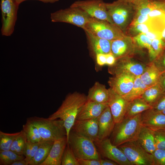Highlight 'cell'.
Returning <instances> with one entry per match:
<instances>
[{
    "label": "cell",
    "mask_w": 165,
    "mask_h": 165,
    "mask_svg": "<svg viewBox=\"0 0 165 165\" xmlns=\"http://www.w3.org/2000/svg\"><path fill=\"white\" fill-rule=\"evenodd\" d=\"M87 101V96L84 94L78 92L70 94L66 97L57 111L48 117L51 120L60 119L63 121L67 140L78 112Z\"/></svg>",
    "instance_id": "obj_1"
},
{
    "label": "cell",
    "mask_w": 165,
    "mask_h": 165,
    "mask_svg": "<svg viewBox=\"0 0 165 165\" xmlns=\"http://www.w3.org/2000/svg\"><path fill=\"white\" fill-rule=\"evenodd\" d=\"M141 114L130 118H124L115 124L110 138L113 145L118 147L126 142L137 140L143 126Z\"/></svg>",
    "instance_id": "obj_2"
},
{
    "label": "cell",
    "mask_w": 165,
    "mask_h": 165,
    "mask_svg": "<svg viewBox=\"0 0 165 165\" xmlns=\"http://www.w3.org/2000/svg\"><path fill=\"white\" fill-rule=\"evenodd\" d=\"M27 119L37 127L43 140L54 141L67 136L66 131L62 120H51L37 116Z\"/></svg>",
    "instance_id": "obj_3"
},
{
    "label": "cell",
    "mask_w": 165,
    "mask_h": 165,
    "mask_svg": "<svg viewBox=\"0 0 165 165\" xmlns=\"http://www.w3.org/2000/svg\"><path fill=\"white\" fill-rule=\"evenodd\" d=\"M67 141L77 159H101L94 142L89 138L71 130Z\"/></svg>",
    "instance_id": "obj_4"
},
{
    "label": "cell",
    "mask_w": 165,
    "mask_h": 165,
    "mask_svg": "<svg viewBox=\"0 0 165 165\" xmlns=\"http://www.w3.org/2000/svg\"><path fill=\"white\" fill-rule=\"evenodd\" d=\"M83 29L95 36L110 41L126 37L123 31L115 25L107 21L92 17Z\"/></svg>",
    "instance_id": "obj_5"
},
{
    "label": "cell",
    "mask_w": 165,
    "mask_h": 165,
    "mask_svg": "<svg viewBox=\"0 0 165 165\" xmlns=\"http://www.w3.org/2000/svg\"><path fill=\"white\" fill-rule=\"evenodd\" d=\"M91 18L81 9L71 6L52 13L50 15L52 22L68 23L83 29Z\"/></svg>",
    "instance_id": "obj_6"
},
{
    "label": "cell",
    "mask_w": 165,
    "mask_h": 165,
    "mask_svg": "<svg viewBox=\"0 0 165 165\" xmlns=\"http://www.w3.org/2000/svg\"><path fill=\"white\" fill-rule=\"evenodd\" d=\"M108 12L114 24L123 31L128 24L134 7L131 3L118 0L106 3Z\"/></svg>",
    "instance_id": "obj_7"
},
{
    "label": "cell",
    "mask_w": 165,
    "mask_h": 165,
    "mask_svg": "<svg viewBox=\"0 0 165 165\" xmlns=\"http://www.w3.org/2000/svg\"><path fill=\"white\" fill-rule=\"evenodd\" d=\"M118 147L132 165H155L152 154L147 152L137 141L126 142Z\"/></svg>",
    "instance_id": "obj_8"
},
{
    "label": "cell",
    "mask_w": 165,
    "mask_h": 165,
    "mask_svg": "<svg viewBox=\"0 0 165 165\" xmlns=\"http://www.w3.org/2000/svg\"><path fill=\"white\" fill-rule=\"evenodd\" d=\"M0 5L1 34L4 36H9L14 31L19 5L14 0H1Z\"/></svg>",
    "instance_id": "obj_9"
},
{
    "label": "cell",
    "mask_w": 165,
    "mask_h": 165,
    "mask_svg": "<svg viewBox=\"0 0 165 165\" xmlns=\"http://www.w3.org/2000/svg\"><path fill=\"white\" fill-rule=\"evenodd\" d=\"M79 8L91 17L105 20L114 25L103 0H78L70 6Z\"/></svg>",
    "instance_id": "obj_10"
},
{
    "label": "cell",
    "mask_w": 165,
    "mask_h": 165,
    "mask_svg": "<svg viewBox=\"0 0 165 165\" xmlns=\"http://www.w3.org/2000/svg\"><path fill=\"white\" fill-rule=\"evenodd\" d=\"M98 150L103 156L120 165H132L117 146L113 145L110 138H106L95 142Z\"/></svg>",
    "instance_id": "obj_11"
},
{
    "label": "cell",
    "mask_w": 165,
    "mask_h": 165,
    "mask_svg": "<svg viewBox=\"0 0 165 165\" xmlns=\"http://www.w3.org/2000/svg\"><path fill=\"white\" fill-rule=\"evenodd\" d=\"M147 65L126 57L116 60L115 64L109 66V73L113 75L122 72L128 73L135 76H140L145 71Z\"/></svg>",
    "instance_id": "obj_12"
},
{
    "label": "cell",
    "mask_w": 165,
    "mask_h": 165,
    "mask_svg": "<svg viewBox=\"0 0 165 165\" xmlns=\"http://www.w3.org/2000/svg\"><path fill=\"white\" fill-rule=\"evenodd\" d=\"M108 104L115 123L124 118L129 102L110 88Z\"/></svg>",
    "instance_id": "obj_13"
},
{
    "label": "cell",
    "mask_w": 165,
    "mask_h": 165,
    "mask_svg": "<svg viewBox=\"0 0 165 165\" xmlns=\"http://www.w3.org/2000/svg\"><path fill=\"white\" fill-rule=\"evenodd\" d=\"M135 76L131 74L122 72L110 78L108 83L110 88L119 94L123 96L128 94L132 88Z\"/></svg>",
    "instance_id": "obj_14"
},
{
    "label": "cell",
    "mask_w": 165,
    "mask_h": 165,
    "mask_svg": "<svg viewBox=\"0 0 165 165\" xmlns=\"http://www.w3.org/2000/svg\"><path fill=\"white\" fill-rule=\"evenodd\" d=\"M71 130L79 135L89 138L94 142L98 141L97 118L85 120H75Z\"/></svg>",
    "instance_id": "obj_15"
},
{
    "label": "cell",
    "mask_w": 165,
    "mask_h": 165,
    "mask_svg": "<svg viewBox=\"0 0 165 165\" xmlns=\"http://www.w3.org/2000/svg\"><path fill=\"white\" fill-rule=\"evenodd\" d=\"M143 126L153 131L165 130V114L152 108L141 114Z\"/></svg>",
    "instance_id": "obj_16"
},
{
    "label": "cell",
    "mask_w": 165,
    "mask_h": 165,
    "mask_svg": "<svg viewBox=\"0 0 165 165\" xmlns=\"http://www.w3.org/2000/svg\"><path fill=\"white\" fill-rule=\"evenodd\" d=\"M108 106V103H101L87 100L79 109L76 120L97 118Z\"/></svg>",
    "instance_id": "obj_17"
},
{
    "label": "cell",
    "mask_w": 165,
    "mask_h": 165,
    "mask_svg": "<svg viewBox=\"0 0 165 165\" xmlns=\"http://www.w3.org/2000/svg\"><path fill=\"white\" fill-rule=\"evenodd\" d=\"M97 120L98 141L108 138L112 134L116 124L108 105L97 118Z\"/></svg>",
    "instance_id": "obj_18"
},
{
    "label": "cell",
    "mask_w": 165,
    "mask_h": 165,
    "mask_svg": "<svg viewBox=\"0 0 165 165\" xmlns=\"http://www.w3.org/2000/svg\"><path fill=\"white\" fill-rule=\"evenodd\" d=\"M67 143L66 136L54 141L47 157L40 165H61L62 157Z\"/></svg>",
    "instance_id": "obj_19"
},
{
    "label": "cell",
    "mask_w": 165,
    "mask_h": 165,
    "mask_svg": "<svg viewBox=\"0 0 165 165\" xmlns=\"http://www.w3.org/2000/svg\"><path fill=\"white\" fill-rule=\"evenodd\" d=\"M86 32L90 48L95 55L111 53L112 41L95 36L86 31Z\"/></svg>",
    "instance_id": "obj_20"
},
{
    "label": "cell",
    "mask_w": 165,
    "mask_h": 165,
    "mask_svg": "<svg viewBox=\"0 0 165 165\" xmlns=\"http://www.w3.org/2000/svg\"><path fill=\"white\" fill-rule=\"evenodd\" d=\"M132 42L127 39L126 37L112 41L111 53L116 60L126 57L132 50Z\"/></svg>",
    "instance_id": "obj_21"
},
{
    "label": "cell",
    "mask_w": 165,
    "mask_h": 165,
    "mask_svg": "<svg viewBox=\"0 0 165 165\" xmlns=\"http://www.w3.org/2000/svg\"><path fill=\"white\" fill-rule=\"evenodd\" d=\"M162 72L153 62L147 65L145 69L140 78L143 82L149 87L160 82Z\"/></svg>",
    "instance_id": "obj_22"
},
{
    "label": "cell",
    "mask_w": 165,
    "mask_h": 165,
    "mask_svg": "<svg viewBox=\"0 0 165 165\" xmlns=\"http://www.w3.org/2000/svg\"><path fill=\"white\" fill-rule=\"evenodd\" d=\"M137 141L144 149L150 154H152L156 149L153 131L143 126Z\"/></svg>",
    "instance_id": "obj_23"
},
{
    "label": "cell",
    "mask_w": 165,
    "mask_h": 165,
    "mask_svg": "<svg viewBox=\"0 0 165 165\" xmlns=\"http://www.w3.org/2000/svg\"><path fill=\"white\" fill-rule=\"evenodd\" d=\"M108 90L105 86L98 82H96L89 90L87 100L101 103H108Z\"/></svg>",
    "instance_id": "obj_24"
},
{
    "label": "cell",
    "mask_w": 165,
    "mask_h": 165,
    "mask_svg": "<svg viewBox=\"0 0 165 165\" xmlns=\"http://www.w3.org/2000/svg\"><path fill=\"white\" fill-rule=\"evenodd\" d=\"M54 141L42 140L28 165H40L46 159Z\"/></svg>",
    "instance_id": "obj_25"
},
{
    "label": "cell",
    "mask_w": 165,
    "mask_h": 165,
    "mask_svg": "<svg viewBox=\"0 0 165 165\" xmlns=\"http://www.w3.org/2000/svg\"><path fill=\"white\" fill-rule=\"evenodd\" d=\"M152 108L141 97L136 99L129 102L124 118L133 117Z\"/></svg>",
    "instance_id": "obj_26"
},
{
    "label": "cell",
    "mask_w": 165,
    "mask_h": 165,
    "mask_svg": "<svg viewBox=\"0 0 165 165\" xmlns=\"http://www.w3.org/2000/svg\"><path fill=\"white\" fill-rule=\"evenodd\" d=\"M165 92L160 82L149 87L141 98L150 105L153 106Z\"/></svg>",
    "instance_id": "obj_27"
},
{
    "label": "cell",
    "mask_w": 165,
    "mask_h": 165,
    "mask_svg": "<svg viewBox=\"0 0 165 165\" xmlns=\"http://www.w3.org/2000/svg\"><path fill=\"white\" fill-rule=\"evenodd\" d=\"M149 86L142 81L140 75L136 76L134 85L130 91L123 97L127 101L130 102L141 97L145 90Z\"/></svg>",
    "instance_id": "obj_28"
},
{
    "label": "cell",
    "mask_w": 165,
    "mask_h": 165,
    "mask_svg": "<svg viewBox=\"0 0 165 165\" xmlns=\"http://www.w3.org/2000/svg\"><path fill=\"white\" fill-rule=\"evenodd\" d=\"M22 130L27 141L35 143L43 140L37 127L28 119L25 124L23 125Z\"/></svg>",
    "instance_id": "obj_29"
},
{
    "label": "cell",
    "mask_w": 165,
    "mask_h": 165,
    "mask_svg": "<svg viewBox=\"0 0 165 165\" xmlns=\"http://www.w3.org/2000/svg\"><path fill=\"white\" fill-rule=\"evenodd\" d=\"M133 39L139 47L147 49L151 61L156 59V56L152 46V40L148 37L144 33L135 35Z\"/></svg>",
    "instance_id": "obj_30"
},
{
    "label": "cell",
    "mask_w": 165,
    "mask_h": 165,
    "mask_svg": "<svg viewBox=\"0 0 165 165\" xmlns=\"http://www.w3.org/2000/svg\"><path fill=\"white\" fill-rule=\"evenodd\" d=\"M27 142L25 135L22 130L14 140L10 150L18 155L24 156Z\"/></svg>",
    "instance_id": "obj_31"
},
{
    "label": "cell",
    "mask_w": 165,
    "mask_h": 165,
    "mask_svg": "<svg viewBox=\"0 0 165 165\" xmlns=\"http://www.w3.org/2000/svg\"><path fill=\"white\" fill-rule=\"evenodd\" d=\"M21 130L15 133H8L0 131V151L10 149L15 138L21 133Z\"/></svg>",
    "instance_id": "obj_32"
},
{
    "label": "cell",
    "mask_w": 165,
    "mask_h": 165,
    "mask_svg": "<svg viewBox=\"0 0 165 165\" xmlns=\"http://www.w3.org/2000/svg\"><path fill=\"white\" fill-rule=\"evenodd\" d=\"M24 158V156L18 155L10 150L0 151V165H11L15 161Z\"/></svg>",
    "instance_id": "obj_33"
},
{
    "label": "cell",
    "mask_w": 165,
    "mask_h": 165,
    "mask_svg": "<svg viewBox=\"0 0 165 165\" xmlns=\"http://www.w3.org/2000/svg\"><path fill=\"white\" fill-rule=\"evenodd\" d=\"M61 165H79L78 159L68 143L63 155Z\"/></svg>",
    "instance_id": "obj_34"
},
{
    "label": "cell",
    "mask_w": 165,
    "mask_h": 165,
    "mask_svg": "<svg viewBox=\"0 0 165 165\" xmlns=\"http://www.w3.org/2000/svg\"><path fill=\"white\" fill-rule=\"evenodd\" d=\"M153 131L156 149H165V130Z\"/></svg>",
    "instance_id": "obj_35"
},
{
    "label": "cell",
    "mask_w": 165,
    "mask_h": 165,
    "mask_svg": "<svg viewBox=\"0 0 165 165\" xmlns=\"http://www.w3.org/2000/svg\"><path fill=\"white\" fill-rule=\"evenodd\" d=\"M130 31L136 35L140 34L145 33L150 31L154 30L149 21L130 27ZM155 31V30H154Z\"/></svg>",
    "instance_id": "obj_36"
},
{
    "label": "cell",
    "mask_w": 165,
    "mask_h": 165,
    "mask_svg": "<svg viewBox=\"0 0 165 165\" xmlns=\"http://www.w3.org/2000/svg\"><path fill=\"white\" fill-rule=\"evenodd\" d=\"M152 46L157 58L165 50V42L161 38L155 39L152 40Z\"/></svg>",
    "instance_id": "obj_37"
},
{
    "label": "cell",
    "mask_w": 165,
    "mask_h": 165,
    "mask_svg": "<svg viewBox=\"0 0 165 165\" xmlns=\"http://www.w3.org/2000/svg\"><path fill=\"white\" fill-rule=\"evenodd\" d=\"M152 154L155 165H165V149H156Z\"/></svg>",
    "instance_id": "obj_38"
},
{
    "label": "cell",
    "mask_w": 165,
    "mask_h": 165,
    "mask_svg": "<svg viewBox=\"0 0 165 165\" xmlns=\"http://www.w3.org/2000/svg\"><path fill=\"white\" fill-rule=\"evenodd\" d=\"M149 20V18L148 15H136L130 24V27H132L139 24L148 22Z\"/></svg>",
    "instance_id": "obj_39"
},
{
    "label": "cell",
    "mask_w": 165,
    "mask_h": 165,
    "mask_svg": "<svg viewBox=\"0 0 165 165\" xmlns=\"http://www.w3.org/2000/svg\"><path fill=\"white\" fill-rule=\"evenodd\" d=\"M152 108L159 112H162L165 109V92L152 106Z\"/></svg>",
    "instance_id": "obj_40"
},
{
    "label": "cell",
    "mask_w": 165,
    "mask_h": 165,
    "mask_svg": "<svg viewBox=\"0 0 165 165\" xmlns=\"http://www.w3.org/2000/svg\"><path fill=\"white\" fill-rule=\"evenodd\" d=\"M79 165H101L100 160L77 159Z\"/></svg>",
    "instance_id": "obj_41"
},
{
    "label": "cell",
    "mask_w": 165,
    "mask_h": 165,
    "mask_svg": "<svg viewBox=\"0 0 165 165\" xmlns=\"http://www.w3.org/2000/svg\"><path fill=\"white\" fill-rule=\"evenodd\" d=\"M106 54L99 53L96 55L97 63L99 65L102 66L106 64Z\"/></svg>",
    "instance_id": "obj_42"
},
{
    "label": "cell",
    "mask_w": 165,
    "mask_h": 165,
    "mask_svg": "<svg viewBox=\"0 0 165 165\" xmlns=\"http://www.w3.org/2000/svg\"><path fill=\"white\" fill-rule=\"evenodd\" d=\"M144 34L152 40L158 38H161V32L154 30H152Z\"/></svg>",
    "instance_id": "obj_43"
},
{
    "label": "cell",
    "mask_w": 165,
    "mask_h": 165,
    "mask_svg": "<svg viewBox=\"0 0 165 165\" xmlns=\"http://www.w3.org/2000/svg\"><path fill=\"white\" fill-rule=\"evenodd\" d=\"M106 64L109 66L113 65L116 63V59L112 53L106 54Z\"/></svg>",
    "instance_id": "obj_44"
},
{
    "label": "cell",
    "mask_w": 165,
    "mask_h": 165,
    "mask_svg": "<svg viewBox=\"0 0 165 165\" xmlns=\"http://www.w3.org/2000/svg\"><path fill=\"white\" fill-rule=\"evenodd\" d=\"M101 165H118L115 162L108 159H101Z\"/></svg>",
    "instance_id": "obj_45"
},
{
    "label": "cell",
    "mask_w": 165,
    "mask_h": 165,
    "mask_svg": "<svg viewBox=\"0 0 165 165\" xmlns=\"http://www.w3.org/2000/svg\"><path fill=\"white\" fill-rule=\"evenodd\" d=\"M18 4L20 5L22 2L28 0H14ZM45 3H53L57 2L59 0H36Z\"/></svg>",
    "instance_id": "obj_46"
},
{
    "label": "cell",
    "mask_w": 165,
    "mask_h": 165,
    "mask_svg": "<svg viewBox=\"0 0 165 165\" xmlns=\"http://www.w3.org/2000/svg\"><path fill=\"white\" fill-rule=\"evenodd\" d=\"M11 165H28L24 159L17 160L13 162Z\"/></svg>",
    "instance_id": "obj_47"
},
{
    "label": "cell",
    "mask_w": 165,
    "mask_h": 165,
    "mask_svg": "<svg viewBox=\"0 0 165 165\" xmlns=\"http://www.w3.org/2000/svg\"><path fill=\"white\" fill-rule=\"evenodd\" d=\"M159 82L165 91V75H162Z\"/></svg>",
    "instance_id": "obj_48"
},
{
    "label": "cell",
    "mask_w": 165,
    "mask_h": 165,
    "mask_svg": "<svg viewBox=\"0 0 165 165\" xmlns=\"http://www.w3.org/2000/svg\"><path fill=\"white\" fill-rule=\"evenodd\" d=\"M161 38L165 42V26L161 32Z\"/></svg>",
    "instance_id": "obj_49"
},
{
    "label": "cell",
    "mask_w": 165,
    "mask_h": 165,
    "mask_svg": "<svg viewBox=\"0 0 165 165\" xmlns=\"http://www.w3.org/2000/svg\"><path fill=\"white\" fill-rule=\"evenodd\" d=\"M163 55L162 58L160 60V61L162 65L165 68V53Z\"/></svg>",
    "instance_id": "obj_50"
},
{
    "label": "cell",
    "mask_w": 165,
    "mask_h": 165,
    "mask_svg": "<svg viewBox=\"0 0 165 165\" xmlns=\"http://www.w3.org/2000/svg\"><path fill=\"white\" fill-rule=\"evenodd\" d=\"M127 2L132 3L135 0H122Z\"/></svg>",
    "instance_id": "obj_51"
},
{
    "label": "cell",
    "mask_w": 165,
    "mask_h": 165,
    "mask_svg": "<svg viewBox=\"0 0 165 165\" xmlns=\"http://www.w3.org/2000/svg\"><path fill=\"white\" fill-rule=\"evenodd\" d=\"M162 112L163 113L165 114V109L162 112Z\"/></svg>",
    "instance_id": "obj_52"
},
{
    "label": "cell",
    "mask_w": 165,
    "mask_h": 165,
    "mask_svg": "<svg viewBox=\"0 0 165 165\" xmlns=\"http://www.w3.org/2000/svg\"><path fill=\"white\" fill-rule=\"evenodd\" d=\"M163 21H164V24L165 25V16L164 18Z\"/></svg>",
    "instance_id": "obj_53"
}]
</instances>
